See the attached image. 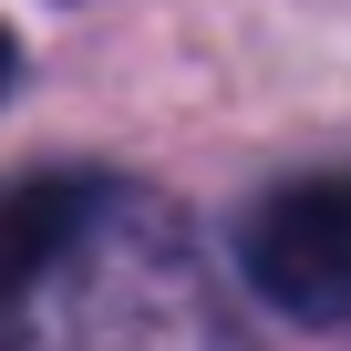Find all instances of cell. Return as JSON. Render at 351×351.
Masks as SVG:
<instances>
[{
	"label": "cell",
	"instance_id": "cell-1",
	"mask_svg": "<svg viewBox=\"0 0 351 351\" xmlns=\"http://www.w3.org/2000/svg\"><path fill=\"white\" fill-rule=\"evenodd\" d=\"M248 289L289 320H351V165L269 186L238 228Z\"/></svg>",
	"mask_w": 351,
	"mask_h": 351
},
{
	"label": "cell",
	"instance_id": "cell-2",
	"mask_svg": "<svg viewBox=\"0 0 351 351\" xmlns=\"http://www.w3.org/2000/svg\"><path fill=\"white\" fill-rule=\"evenodd\" d=\"M93 176H11V186H0V300H21L73 238H83V217H93Z\"/></svg>",
	"mask_w": 351,
	"mask_h": 351
},
{
	"label": "cell",
	"instance_id": "cell-3",
	"mask_svg": "<svg viewBox=\"0 0 351 351\" xmlns=\"http://www.w3.org/2000/svg\"><path fill=\"white\" fill-rule=\"evenodd\" d=\"M11 73H21V42H11V32H0V93H11Z\"/></svg>",
	"mask_w": 351,
	"mask_h": 351
}]
</instances>
